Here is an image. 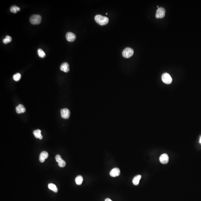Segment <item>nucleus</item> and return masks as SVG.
I'll list each match as a JSON object with an SVG mask.
<instances>
[{"instance_id": "obj_1", "label": "nucleus", "mask_w": 201, "mask_h": 201, "mask_svg": "<svg viewBox=\"0 0 201 201\" xmlns=\"http://www.w3.org/2000/svg\"><path fill=\"white\" fill-rule=\"evenodd\" d=\"M95 20L97 24L100 25H104L107 24L109 22V19L106 16L98 15L95 17Z\"/></svg>"}, {"instance_id": "obj_2", "label": "nucleus", "mask_w": 201, "mask_h": 201, "mask_svg": "<svg viewBox=\"0 0 201 201\" xmlns=\"http://www.w3.org/2000/svg\"><path fill=\"white\" fill-rule=\"evenodd\" d=\"M41 17L38 15H34L31 16L30 22L33 25H38L41 23Z\"/></svg>"}, {"instance_id": "obj_3", "label": "nucleus", "mask_w": 201, "mask_h": 201, "mask_svg": "<svg viewBox=\"0 0 201 201\" xmlns=\"http://www.w3.org/2000/svg\"><path fill=\"white\" fill-rule=\"evenodd\" d=\"M134 54V50L129 47H127L123 50L122 55L125 58H129L131 57Z\"/></svg>"}, {"instance_id": "obj_4", "label": "nucleus", "mask_w": 201, "mask_h": 201, "mask_svg": "<svg viewBox=\"0 0 201 201\" xmlns=\"http://www.w3.org/2000/svg\"><path fill=\"white\" fill-rule=\"evenodd\" d=\"M162 80L165 84H170L172 82V79L169 74L164 73L162 76Z\"/></svg>"}, {"instance_id": "obj_5", "label": "nucleus", "mask_w": 201, "mask_h": 201, "mask_svg": "<svg viewBox=\"0 0 201 201\" xmlns=\"http://www.w3.org/2000/svg\"><path fill=\"white\" fill-rule=\"evenodd\" d=\"M165 14V10L162 7L159 8L156 11V17L157 18H162L164 17Z\"/></svg>"}, {"instance_id": "obj_6", "label": "nucleus", "mask_w": 201, "mask_h": 201, "mask_svg": "<svg viewBox=\"0 0 201 201\" xmlns=\"http://www.w3.org/2000/svg\"><path fill=\"white\" fill-rule=\"evenodd\" d=\"M61 117L64 119H68L70 116V111L67 108L61 109L60 111Z\"/></svg>"}, {"instance_id": "obj_7", "label": "nucleus", "mask_w": 201, "mask_h": 201, "mask_svg": "<svg viewBox=\"0 0 201 201\" xmlns=\"http://www.w3.org/2000/svg\"><path fill=\"white\" fill-rule=\"evenodd\" d=\"M67 40L69 42H73L76 39V35L72 32H68L66 35Z\"/></svg>"}, {"instance_id": "obj_8", "label": "nucleus", "mask_w": 201, "mask_h": 201, "mask_svg": "<svg viewBox=\"0 0 201 201\" xmlns=\"http://www.w3.org/2000/svg\"><path fill=\"white\" fill-rule=\"evenodd\" d=\"M159 160L162 164H167L169 161V157L166 154H163L161 156Z\"/></svg>"}, {"instance_id": "obj_9", "label": "nucleus", "mask_w": 201, "mask_h": 201, "mask_svg": "<svg viewBox=\"0 0 201 201\" xmlns=\"http://www.w3.org/2000/svg\"><path fill=\"white\" fill-rule=\"evenodd\" d=\"M49 156V154L46 151H43L40 153V155L39 160L41 162H44L45 161V160Z\"/></svg>"}, {"instance_id": "obj_10", "label": "nucleus", "mask_w": 201, "mask_h": 201, "mask_svg": "<svg viewBox=\"0 0 201 201\" xmlns=\"http://www.w3.org/2000/svg\"><path fill=\"white\" fill-rule=\"evenodd\" d=\"M120 174V170L118 168H114L110 171V175L112 177H115L119 176Z\"/></svg>"}, {"instance_id": "obj_11", "label": "nucleus", "mask_w": 201, "mask_h": 201, "mask_svg": "<svg viewBox=\"0 0 201 201\" xmlns=\"http://www.w3.org/2000/svg\"><path fill=\"white\" fill-rule=\"evenodd\" d=\"M60 70L65 73H67L69 71V65L67 63H62L60 67Z\"/></svg>"}, {"instance_id": "obj_12", "label": "nucleus", "mask_w": 201, "mask_h": 201, "mask_svg": "<svg viewBox=\"0 0 201 201\" xmlns=\"http://www.w3.org/2000/svg\"><path fill=\"white\" fill-rule=\"evenodd\" d=\"M16 111L18 114L22 113L25 112L26 109L24 106L21 104H20L18 105V106H17L16 107Z\"/></svg>"}, {"instance_id": "obj_13", "label": "nucleus", "mask_w": 201, "mask_h": 201, "mask_svg": "<svg viewBox=\"0 0 201 201\" xmlns=\"http://www.w3.org/2000/svg\"><path fill=\"white\" fill-rule=\"evenodd\" d=\"M141 175H137L134 177L133 180V183L134 185L135 186H137L139 184V181L141 178Z\"/></svg>"}, {"instance_id": "obj_14", "label": "nucleus", "mask_w": 201, "mask_h": 201, "mask_svg": "<svg viewBox=\"0 0 201 201\" xmlns=\"http://www.w3.org/2000/svg\"><path fill=\"white\" fill-rule=\"evenodd\" d=\"M48 188L50 190L53 191L55 193H57L58 191V189L56 186L52 183H50L48 185Z\"/></svg>"}, {"instance_id": "obj_15", "label": "nucleus", "mask_w": 201, "mask_h": 201, "mask_svg": "<svg viewBox=\"0 0 201 201\" xmlns=\"http://www.w3.org/2000/svg\"><path fill=\"white\" fill-rule=\"evenodd\" d=\"M83 181V178L82 176H78L75 178V182L77 185H81Z\"/></svg>"}, {"instance_id": "obj_16", "label": "nucleus", "mask_w": 201, "mask_h": 201, "mask_svg": "<svg viewBox=\"0 0 201 201\" xmlns=\"http://www.w3.org/2000/svg\"><path fill=\"white\" fill-rule=\"evenodd\" d=\"M20 8L15 5L11 6V8H10V12L12 13H17L18 11H20Z\"/></svg>"}, {"instance_id": "obj_17", "label": "nucleus", "mask_w": 201, "mask_h": 201, "mask_svg": "<svg viewBox=\"0 0 201 201\" xmlns=\"http://www.w3.org/2000/svg\"><path fill=\"white\" fill-rule=\"evenodd\" d=\"M33 134L35 138H39V139L41 137V136L42 135H41V131L39 129L36 130L35 131H33Z\"/></svg>"}, {"instance_id": "obj_18", "label": "nucleus", "mask_w": 201, "mask_h": 201, "mask_svg": "<svg viewBox=\"0 0 201 201\" xmlns=\"http://www.w3.org/2000/svg\"><path fill=\"white\" fill-rule=\"evenodd\" d=\"M38 54L40 57L41 58H44L45 56V53L41 49H38Z\"/></svg>"}, {"instance_id": "obj_19", "label": "nucleus", "mask_w": 201, "mask_h": 201, "mask_svg": "<svg viewBox=\"0 0 201 201\" xmlns=\"http://www.w3.org/2000/svg\"><path fill=\"white\" fill-rule=\"evenodd\" d=\"M12 38L11 37L7 35L6 37L4 39V40H3V42L5 44H6L8 43L11 42L12 41Z\"/></svg>"}, {"instance_id": "obj_20", "label": "nucleus", "mask_w": 201, "mask_h": 201, "mask_svg": "<svg viewBox=\"0 0 201 201\" xmlns=\"http://www.w3.org/2000/svg\"><path fill=\"white\" fill-rule=\"evenodd\" d=\"M21 78V75L19 73H17L13 76V79L15 81H18Z\"/></svg>"}, {"instance_id": "obj_21", "label": "nucleus", "mask_w": 201, "mask_h": 201, "mask_svg": "<svg viewBox=\"0 0 201 201\" xmlns=\"http://www.w3.org/2000/svg\"><path fill=\"white\" fill-rule=\"evenodd\" d=\"M58 165L60 167L63 168V167H65L66 165V162L63 159L62 160H61L60 162H58Z\"/></svg>"}, {"instance_id": "obj_22", "label": "nucleus", "mask_w": 201, "mask_h": 201, "mask_svg": "<svg viewBox=\"0 0 201 201\" xmlns=\"http://www.w3.org/2000/svg\"><path fill=\"white\" fill-rule=\"evenodd\" d=\"M55 158L57 162H59L60 161H61L62 160H63L61 158V156L59 155H57L56 156H55Z\"/></svg>"}, {"instance_id": "obj_23", "label": "nucleus", "mask_w": 201, "mask_h": 201, "mask_svg": "<svg viewBox=\"0 0 201 201\" xmlns=\"http://www.w3.org/2000/svg\"><path fill=\"white\" fill-rule=\"evenodd\" d=\"M105 201H112L110 199H109V198H107V199H106L105 200Z\"/></svg>"}, {"instance_id": "obj_24", "label": "nucleus", "mask_w": 201, "mask_h": 201, "mask_svg": "<svg viewBox=\"0 0 201 201\" xmlns=\"http://www.w3.org/2000/svg\"><path fill=\"white\" fill-rule=\"evenodd\" d=\"M200 143H201V137H200Z\"/></svg>"}, {"instance_id": "obj_25", "label": "nucleus", "mask_w": 201, "mask_h": 201, "mask_svg": "<svg viewBox=\"0 0 201 201\" xmlns=\"http://www.w3.org/2000/svg\"><path fill=\"white\" fill-rule=\"evenodd\" d=\"M157 8H159V6H157Z\"/></svg>"}]
</instances>
